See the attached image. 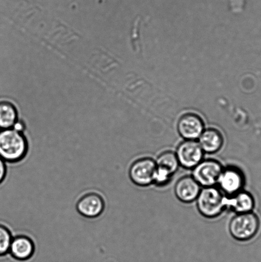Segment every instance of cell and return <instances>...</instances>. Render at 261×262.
<instances>
[{
  "label": "cell",
  "instance_id": "obj_1",
  "mask_svg": "<svg viewBox=\"0 0 261 262\" xmlns=\"http://www.w3.org/2000/svg\"><path fill=\"white\" fill-rule=\"evenodd\" d=\"M28 151L27 138L14 128L0 129V158L5 162L16 163L25 158Z\"/></svg>",
  "mask_w": 261,
  "mask_h": 262
},
{
  "label": "cell",
  "instance_id": "obj_2",
  "mask_svg": "<svg viewBox=\"0 0 261 262\" xmlns=\"http://www.w3.org/2000/svg\"><path fill=\"white\" fill-rule=\"evenodd\" d=\"M196 202L199 212L208 219L220 216L227 209V196L216 186L202 188Z\"/></svg>",
  "mask_w": 261,
  "mask_h": 262
},
{
  "label": "cell",
  "instance_id": "obj_3",
  "mask_svg": "<svg viewBox=\"0 0 261 262\" xmlns=\"http://www.w3.org/2000/svg\"><path fill=\"white\" fill-rule=\"evenodd\" d=\"M260 228L259 217L253 212L236 214L229 225L230 234L240 242L254 238L259 233Z\"/></svg>",
  "mask_w": 261,
  "mask_h": 262
},
{
  "label": "cell",
  "instance_id": "obj_4",
  "mask_svg": "<svg viewBox=\"0 0 261 262\" xmlns=\"http://www.w3.org/2000/svg\"><path fill=\"white\" fill-rule=\"evenodd\" d=\"M223 169L221 163L216 159H203L193 169L192 176L201 187L216 186Z\"/></svg>",
  "mask_w": 261,
  "mask_h": 262
},
{
  "label": "cell",
  "instance_id": "obj_5",
  "mask_svg": "<svg viewBox=\"0 0 261 262\" xmlns=\"http://www.w3.org/2000/svg\"><path fill=\"white\" fill-rule=\"evenodd\" d=\"M155 160L150 158L137 159L130 166L129 174L131 181L136 186L147 187L153 184L155 172Z\"/></svg>",
  "mask_w": 261,
  "mask_h": 262
},
{
  "label": "cell",
  "instance_id": "obj_6",
  "mask_svg": "<svg viewBox=\"0 0 261 262\" xmlns=\"http://www.w3.org/2000/svg\"><path fill=\"white\" fill-rule=\"evenodd\" d=\"M175 153L180 166L187 169H194L204 159V151L196 140L184 141L178 145Z\"/></svg>",
  "mask_w": 261,
  "mask_h": 262
},
{
  "label": "cell",
  "instance_id": "obj_7",
  "mask_svg": "<svg viewBox=\"0 0 261 262\" xmlns=\"http://www.w3.org/2000/svg\"><path fill=\"white\" fill-rule=\"evenodd\" d=\"M245 184V177L241 169L229 166L222 170L217 184L219 188L227 196L242 191Z\"/></svg>",
  "mask_w": 261,
  "mask_h": 262
},
{
  "label": "cell",
  "instance_id": "obj_8",
  "mask_svg": "<svg viewBox=\"0 0 261 262\" xmlns=\"http://www.w3.org/2000/svg\"><path fill=\"white\" fill-rule=\"evenodd\" d=\"M105 202L101 194L97 192H89L84 194L77 202L76 209L84 217L94 218L103 212Z\"/></svg>",
  "mask_w": 261,
  "mask_h": 262
},
{
  "label": "cell",
  "instance_id": "obj_9",
  "mask_svg": "<svg viewBox=\"0 0 261 262\" xmlns=\"http://www.w3.org/2000/svg\"><path fill=\"white\" fill-rule=\"evenodd\" d=\"M201 186L193 176H184L178 180L175 186V194L180 202L191 204L198 199Z\"/></svg>",
  "mask_w": 261,
  "mask_h": 262
},
{
  "label": "cell",
  "instance_id": "obj_10",
  "mask_svg": "<svg viewBox=\"0 0 261 262\" xmlns=\"http://www.w3.org/2000/svg\"><path fill=\"white\" fill-rule=\"evenodd\" d=\"M204 129L203 120L197 115L186 114L179 120L178 133L185 140H196L200 137Z\"/></svg>",
  "mask_w": 261,
  "mask_h": 262
},
{
  "label": "cell",
  "instance_id": "obj_11",
  "mask_svg": "<svg viewBox=\"0 0 261 262\" xmlns=\"http://www.w3.org/2000/svg\"><path fill=\"white\" fill-rule=\"evenodd\" d=\"M35 250L34 243L32 238L28 236L20 235L13 237L9 253L15 260L27 261L32 257Z\"/></svg>",
  "mask_w": 261,
  "mask_h": 262
},
{
  "label": "cell",
  "instance_id": "obj_12",
  "mask_svg": "<svg viewBox=\"0 0 261 262\" xmlns=\"http://www.w3.org/2000/svg\"><path fill=\"white\" fill-rule=\"evenodd\" d=\"M254 207V197L244 189L231 196H227V208H229L236 214L252 212Z\"/></svg>",
  "mask_w": 261,
  "mask_h": 262
},
{
  "label": "cell",
  "instance_id": "obj_13",
  "mask_svg": "<svg viewBox=\"0 0 261 262\" xmlns=\"http://www.w3.org/2000/svg\"><path fill=\"white\" fill-rule=\"evenodd\" d=\"M200 144L204 153L213 154L221 150L224 145V138L222 134L216 129H208L203 131L199 137Z\"/></svg>",
  "mask_w": 261,
  "mask_h": 262
},
{
  "label": "cell",
  "instance_id": "obj_14",
  "mask_svg": "<svg viewBox=\"0 0 261 262\" xmlns=\"http://www.w3.org/2000/svg\"><path fill=\"white\" fill-rule=\"evenodd\" d=\"M17 118V110L11 102L0 101V129L14 127Z\"/></svg>",
  "mask_w": 261,
  "mask_h": 262
},
{
  "label": "cell",
  "instance_id": "obj_15",
  "mask_svg": "<svg viewBox=\"0 0 261 262\" xmlns=\"http://www.w3.org/2000/svg\"><path fill=\"white\" fill-rule=\"evenodd\" d=\"M156 165L166 169L174 176L178 170L180 164L176 153L172 151H165L160 154L155 160Z\"/></svg>",
  "mask_w": 261,
  "mask_h": 262
},
{
  "label": "cell",
  "instance_id": "obj_16",
  "mask_svg": "<svg viewBox=\"0 0 261 262\" xmlns=\"http://www.w3.org/2000/svg\"><path fill=\"white\" fill-rule=\"evenodd\" d=\"M12 235L6 226L0 224V256L6 255L9 253Z\"/></svg>",
  "mask_w": 261,
  "mask_h": 262
},
{
  "label": "cell",
  "instance_id": "obj_17",
  "mask_svg": "<svg viewBox=\"0 0 261 262\" xmlns=\"http://www.w3.org/2000/svg\"><path fill=\"white\" fill-rule=\"evenodd\" d=\"M173 176V174L166 169L157 166L153 179V184L158 187L167 186L171 181Z\"/></svg>",
  "mask_w": 261,
  "mask_h": 262
},
{
  "label": "cell",
  "instance_id": "obj_18",
  "mask_svg": "<svg viewBox=\"0 0 261 262\" xmlns=\"http://www.w3.org/2000/svg\"><path fill=\"white\" fill-rule=\"evenodd\" d=\"M7 174L6 163L4 159L0 158V184L4 182Z\"/></svg>",
  "mask_w": 261,
  "mask_h": 262
}]
</instances>
